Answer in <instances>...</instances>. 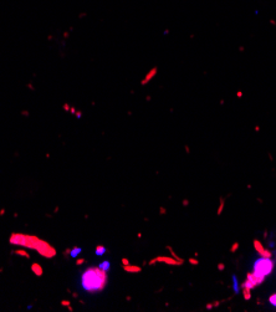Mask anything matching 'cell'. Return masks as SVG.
Wrapping results in <instances>:
<instances>
[{
    "label": "cell",
    "instance_id": "5",
    "mask_svg": "<svg viewBox=\"0 0 276 312\" xmlns=\"http://www.w3.org/2000/svg\"><path fill=\"white\" fill-rule=\"evenodd\" d=\"M31 271L35 274L36 276H41L43 275V272H44V270H43V266L40 265L39 263H34V264H31Z\"/></svg>",
    "mask_w": 276,
    "mask_h": 312
},
{
    "label": "cell",
    "instance_id": "12",
    "mask_svg": "<svg viewBox=\"0 0 276 312\" xmlns=\"http://www.w3.org/2000/svg\"><path fill=\"white\" fill-rule=\"evenodd\" d=\"M80 251H81V249H80V248H75V249H73V251L71 252V255H72V256H76L77 254H80Z\"/></svg>",
    "mask_w": 276,
    "mask_h": 312
},
{
    "label": "cell",
    "instance_id": "2",
    "mask_svg": "<svg viewBox=\"0 0 276 312\" xmlns=\"http://www.w3.org/2000/svg\"><path fill=\"white\" fill-rule=\"evenodd\" d=\"M253 270H254L253 274L265 279L267 275H270L272 272V270H274V261L270 257H267V256L259 257L257 260H255L254 265H253Z\"/></svg>",
    "mask_w": 276,
    "mask_h": 312
},
{
    "label": "cell",
    "instance_id": "3",
    "mask_svg": "<svg viewBox=\"0 0 276 312\" xmlns=\"http://www.w3.org/2000/svg\"><path fill=\"white\" fill-rule=\"evenodd\" d=\"M262 281H264V277L257 276V275H255V274H249L248 280H246V282L242 285V286L245 287V290H250V289L255 287L256 285H260Z\"/></svg>",
    "mask_w": 276,
    "mask_h": 312
},
{
    "label": "cell",
    "instance_id": "9",
    "mask_svg": "<svg viewBox=\"0 0 276 312\" xmlns=\"http://www.w3.org/2000/svg\"><path fill=\"white\" fill-rule=\"evenodd\" d=\"M15 254H18V255H20V256H24V257H26V259L30 257V254H29L26 250H16Z\"/></svg>",
    "mask_w": 276,
    "mask_h": 312
},
{
    "label": "cell",
    "instance_id": "16",
    "mask_svg": "<svg viewBox=\"0 0 276 312\" xmlns=\"http://www.w3.org/2000/svg\"><path fill=\"white\" fill-rule=\"evenodd\" d=\"M190 263H191V264H197V261H195L194 259H191V260H190Z\"/></svg>",
    "mask_w": 276,
    "mask_h": 312
},
{
    "label": "cell",
    "instance_id": "6",
    "mask_svg": "<svg viewBox=\"0 0 276 312\" xmlns=\"http://www.w3.org/2000/svg\"><path fill=\"white\" fill-rule=\"evenodd\" d=\"M124 269H126L127 272H139V271H141V267H138V266H132V265H126Z\"/></svg>",
    "mask_w": 276,
    "mask_h": 312
},
{
    "label": "cell",
    "instance_id": "7",
    "mask_svg": "<svg viewBox=\"0 0 276 312\" xmlns=\"http://www.w3.org/2000/svg\"><path fill=\"white\" fill-rule=\"evenodd\" d=\"M233 289L235 293L239 292V282H238V279H236L235 275H233Z\"/></svg>",
    "mask_w": 276,
    "mask_h": 312
},
{
    "label": "cell",
    "instance_id": "1",
    "mask_svg": "<svg viewBox=\"0 0 276 312\" xmlns=\"http://www.w3.org/2000/svg\"><path fill=\"white\" fill-rule=\"evenodd\" d=\"M107 285V271L99 266H91L81 275V286L86 292L96 293L102 291Z\"/></svg>",
    "mask_w": 276,
    "mask_h": 312
},
{
    "label": "cell",
    "instance_id": "8",
    "mask_svg": "<svg viewBox=\"0 0 276 312\" xmlns=\"http://www.w3.org/2000/svg\"><path fill=\"white\" fill-rule=\"evenodd\" d=\"M105 252H106V248H105V246H101V245H99V246L96 248V255L101 256V255H103Z\"/></svg>",
    "mask_w": 276,
    "mask_h": 312
},
{
    "label": "cell",
    "instance_id": "11",
    "mask_svg": "<svg viewBox=\"0 0 276 312\" xmlns=\"http://www.w3.org/2000/svg\"><path fill=\"white\" fill-rule=\"evenodd\" d=\"M110 266H111V264H110V261H103V263L99 265V267L101 269H103L105 271H108V269H110Z\"/></svg>",
    "mask_w": 276,
    "mask_h": 312
},
{
    "label": "cell",
    "instance_id": "14",
    "mask_svg": "<svg viewBox=\"0 0 276 312\" xmlns=\"http://www.w3.org/2000/svg\"><path fill=\"white\" fill-rule=\"evenodd\" d=\"M61 305L62 306H70V301H62Z\"/></svg>",
    "mask_w": 276,
    "mask_h": 312
},
{
    "label": "cell",
    "instance_id": "10",
    "mask_svg": "<svg viewBox=\"0 0 276 312\" xmlns=\"http://www.w3.org/2000/svg\"><path fill=\"white\" fill-rule=\"evenodd\" d=\"M269 302L271 306H274V307H276V293H272L271 296L269 297Z\"/></svg>",
    "mask_w": 276,
    "mask_h": 312
},
{
    "label": "cell",
    "instance_id": "15",
    "mask_svg": "<svg viewBox=\"0 0 276 312\" xmlns=\"http://www.w3.org/2000/svg\"><path fill=\"white\" fill-rule=\"evenodd\" d=\"M122 263L124 264V266H126V265H129V264H128V260H127V259H123V260H122Z\"/></svg>",
    "mask_w": 276,
    "mask_h": 312
},
{
    "label": "cell",
    "instance_id": "4",
    "mask_svg": "<svg viewBox=\"0 0 276 312\" xmlns=\"http://www.w3.org/2000/svg\"><path fill=\"white\" fill-rule=\"evenodd\" d=\"M154 261H163V263L169 264V265H177V264H182V261H180V260H173V259H170V257H164V256H159V257H157V259H154ZM154 261H152L150 264H153Z\"/></svg>",
    "mask_w": 276,
    "mask_h": 312
},
{
    "label": "cell",
    "instance_id": "13",
    "mask_svg": "<svg viewBox=\"0 0 276 312\" xmlns=\"http://www.w3.org/2000/svg\"><path fill=\"white\" fill-rule=\"evenodd\" d=\"M83 263H85V259H78L77 261H76L77 265H81V264H83Z\"/></svg>",
    "mask_w": 276,
    "mask_h": 312
}]
</instances>
